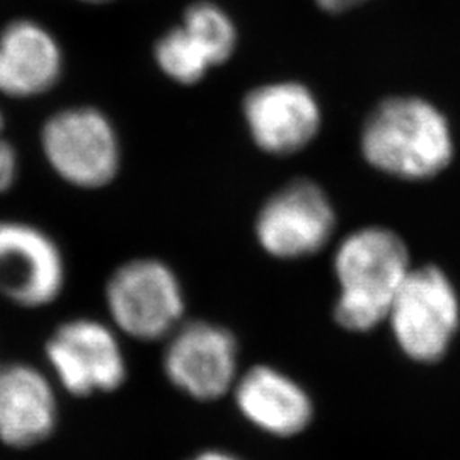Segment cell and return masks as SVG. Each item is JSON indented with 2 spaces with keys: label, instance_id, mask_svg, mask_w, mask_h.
<instances>
[{
  "label": "cell",
  "instance_id": "obj_16",
  "mask_svg": "<svg viewBox=\"0 0 460 460\" xmlns=\"http://www.w3.org/2000/svg\"><path fill=\"white\" fill-rule=\"evenodd\" d=\"M21 154L9 133V121L0 106V198L7 197L21 178Z\"/></svg>",
  "mask_w": 460,
  "mask_h": 460
},
{
  "label": "cell",
  "instance_id": "obj_17",
  "mask_svg": "<svg viewBox=\"0 0 460 460\" xmlns=\"http://www.w3.org/2000/svg\"><path fill=\"white\" fill-rule=\"evenodd\" d=\"M184 460H246L244 457H241V456H237V454H234V452H230V450H226V448H217V447H212V448H203V450H199L197 454H193V456H190L188 459Z\"/></svg>",
  "mask_w": 460,
  "mask_h": 460
},
{
  "label": "cell",
  "instance_id": "obj_18",
  "mask_svg": "<svg viewBox=\"0 0 460 460\" xmlns=\"http://www.w3.org/2000/svg\"><path fill=\"white\" fill-rule=\"evenodd\" d=\"M365 2H368V0H315V4L323 11L332 13V14L345 13V11H349V9H353V7L360 5V4H365Z\"/></svg>",
  "mask_w": 460,
  "mask_h": 460
},
{
  "label": "cell",
  "instance_id": "obj_6",
  "mask_svg": "<svg viewBox=\"0 0 460 460\" xmlns=\"http://www.w3.org/2000/svg\"><path fill=\"white\" fill-rule=\"evenodd\" d=\"M161 368L167 384L186 399L217 402L230 395L243 372L241 345L226 324L188 317L163 343Z\"/></svg>",
  "mask_w": 460,
  "mask_h": 460
},
{
  "label": "cell",
  "instance_id": "obj_2",
  "mask_svg": "<svg viewBox=\"0 0 460 460\" xmlns=\"http://www.w3.org/2000/svg\"><path fill=\"white\" fill-rule=\"evenodd\" d=\"M38 148L49 172L66 188L83 193L108 190L125 165L115 119L91 102H72L49 111L38 130Z\"/></svg>",
  "mask_w": 460,
  "mask_h": 460
},
{
  "label": "cell",
  "instance_id": "obj_13",
  "mask_svg": "<svg viewBox=\"0 0 460 460\" xmlns=\"http://www.w3.org/2000/svg\"><path fill=\"white\" fill-rule=\"evenodd\" d=\"M64 75V49L41 22L21 17L0 28V99L45 98L58 89Z\"/></svg>",
  "mask_w": 460,
  "mask_h": 460
},
{
  "label": "cell",
  "instance_id": "obj_10",
  "mask_svg": "<svg viewBox=\"0 0 460 460\" xmlns=\"http://www.w3.org/2000/svg\"><path fill=\"white\" fill-rule=\"evenodd\" d=\"M239 113L249 142L270 157L302 152L313 144L323 125L319 101L298 81L252 85L241 98Z\"/></svg>",
  "mask_w": 460,
  "mask_h": 460
},
{
  "label": "cell",
  "instance_id": "obj_8",
  "mask_svg": "<svg viewBox=\"0 0 460 460\" xmlns=\"http://www.w3.org/2000/svg\"><path fill=\"white\" fill-rule=\"evenodd\" d=\"M68 287V261L57 237L19 217H0V300L21 311L53 307Z\"/></svg>",
  "mask_w": 460,
  "mask_h": 460
},
{
  "label": "cell",
  "instance_id": "obj_14",
  "mask_svg": "<svg viewBox=\"0 0 460 460\" xmlns=\"http://www.w3.org/2000/svg\"><path fill=\"white\" fill-rule=\"evenodd\" d=\"M152 60L159 74L178 87H197L215 70L212 62L181 24L167 30L154 43Z\"/></svg>",
  "mask_w": 460,
  "mask_h": 460
},
{
  "label": "cell",
  "instance_id": "obj_15",
  "mask_svg": "<svg viewBox=\"0 0 460 460\" xmlns=\"http://www.w3.org/2000/svg\"><path fill=\"white\" fill-rule=\"evenodd\" d=\"M182 28L205 51L214 68L226 66L239 47V33L232 17L214 2H195L182 14Z\"/></svg>",
  "mask_w": 460,
  "mask_h": 460
},
{
  "label": "cell",
  "instance_id": "obj_4",
  "mask_svg": "<svg viewBox=\"0 0 460 460\" xmlns=\"http://www.w3.org/2000/svg\"><path fill=\"white\" fill-rule=\"evenodd\" d=\"M363 155L401 180H427L450 163L454 146L444 115L425 99L389 98L365 121Z\"/></svg>",
  "mask_w": 460,
  "mask_h": 460
},
{
  "label": "cell",
  "instance_id": "obj_12",
  "mask_svg": "<svg viewBox=\"0 0 460 460\" xmlns=\"http://www.w3.org/2000/svg\"><path fill=\"white\" fill-rule=\"evenodd\" d=\"M60 393L47 368L0 363V444L30 450L49 442L60 423Z\"/></svg>",
  "mask_w": 460,
  "mask_h": 460
},
{
  "label": "cell",
  "instance_id": "obj_7",
  "mask_svg": "<svg viewBox=\"0 0 460 460\" xmlns=\"http://www.w3.org/2000/svg\"><path fill=\"white\" fill-rule=\"evenodd\" d=\"M394 345L411 362H442L457 340L460 304L456 288L435 266L410 270L387 315Z\"/></svg>",
  "mask_w": 460,
  "mask_h": 460
},
{
  "label": "cell",
  "instance_id": "obj_1",
  "mask_svg": "<svg viewBox=\"0 0 460 460\" xmlns=\"http://www.w3.org/2000/svg\"><path fill=\"white\" fill-rule=\"evenodd\" d=\"M334 271L340 296L332 317L348 332L365 334L387 321L410 273L408 249L393 230L367 227L349 234L340 244Z\"/></svg>",
  "mask_w": 460,
  "mask_h": 460
},
{
  "label": "cell",
  "instance_id": "obj_9",
  "mask_svg": "<svg viewBox=\"0 0 460 460\" xmlns=\"http://www.w3.org/2000/svg\"><path fill=\"white\" fill-rule=\"evenodd\" d=\"M336 227L328 193L313 180H292L264 198L252 235L268 258L298 261L328 246Z\"/></svg>",
  "mask_w": 460,
  "mask_h": 460
},
{
  "label": "cell",
  "instance_id": "obj_5",
  "mask_svg": "<svg viewBox=\"0 0 460 460\" xmlns=\"http://www.w3.org/2000/svg\"><path fill=\"white\" fill-rule=\"evenodd\" d=\"M43 357L58 389L77 399L113 394L130 376L125 338L93 315L60 321L45 340Z\"/></svg>",
  "mask_w": 460,
  "mask_h": 460
},
{
  "label": "cell",
  "instance_id": "obj_19",
  "mask_svg": "<svg viewBox=\"0 0 460 460\" xmlns=\"http://www.w3.org/2000/svg\"><path fill=\"white\" fill-rule=\"evenodd\" d=\"M81 2H85V4H104V2H110V0H81Z\"/></svg>",
  "mask_w": 460,
  "mask_h": 460
},
{
  "label": "cell",
  "instance_id": "obj_3",
  "mask_svg": "<svg viewBox=\"0 0 460 460\" xmlns=\"http://www.w3.org/2000/svg\"><path fill=\"white\" fill-rule=\"evenodd\" d=\"M106 321L140 345L164 343L188 319L180 273L161 256L142 254L116 264L102 285Z\"/></svg>",
  "mask_w": 460,
  "mask_h": 460
},
{
  "label": "cell",
  "instance_id": "obj_11",
  "mask_svg": "<svg viewBox=\"0 0 460 460\" xmlns=\"http://www.w3.org/2000/svg\"><path fill=\"white\" fill-rule=\"evenodd\" d=\"M230 397L244 423L275 442L300 437L315 416L309 387L275 363H254L243 368Z\"/></svg>",
  "mask_w": 460,
  "mask_h": 460
}]
</instances>
